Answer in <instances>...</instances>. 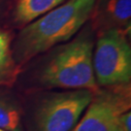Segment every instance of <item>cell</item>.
Returning <instances> with one entry per match:
<instances>
[{"instance_id": "obj_5", "label": "cell", "mask_w": 131, "mask_h": 131, "mask_svg": "<svg viewBox=\"0 0 131 131\" xmlns=\"http://www.w3.org/2000/svg\"><path fill=\"white\" fill-rule=\"evenodd\" d=\"M129 109V89L95 92L84 117L71 131H123L119 117Z\"/></svg>"}, {"instance_id": "obj_10", "label": "cell", "mask_w": 131, "mask_h": 131, "mask_svg": "<svg viewBox=\"0 0 131 131\" xmlns=\"http://www.w3.org/2000/svg\"><path fill=\"white\" fill-rule=\"evenodd\" d=\"M0 131H7V130H4V129H1V128H0Z\"/></svg>"}, {"instance_id": "obj_2", "label": "cell", "mask_w": 131, "mask_h": 131, "mask_svg": "<svg viewBox=\"0 0 131 131\" xmlns=\"http://www.w3.org/2000/svg\"><path fill=\"white\" fill-rule=\"evenodd\" d=\"M93 44L89 37H79L59 50L44 67L40 80L48 86L97 91L94 77Z\"/></svg>"}, {"instance_id": "obj_6", "label": "cell", "mask_w": 131, "mask_h": 131, "mask_svg": "<svg viewBox=\"0 0 131 131\" xmlns=\"http://www.w3.org/2000/svg\"><path fill=\"white\" fill-rule=\"evenodd\" d=\"M100 12L102 18L111 28L127 32L130 28L131 0H102Z\"/></svg>"}, {"instance_id": "obj_8", "label": "cell", "mask_w": 131, "mask_h": 131, "mask_svg": "<svg viewBox=\"0 0 131 131\" xmlns=\"http://www.w3.org/2000/svg\"><path fill=\"white\" fill-rule=\"evenodd\" d=\"M0 128L7 131H23L19 109L2 98H0Z\"/></svg>"}, {"instance_id": "obj_3", "label": "cell", "mask_w": 131, "mask_h": 131, "mask_svg": "<svg viewBox=\"0 0 131 131\" xmlns=\"http://www.w3.org/2000/svg\"><path fill=\"white\" fill-rule=\"evenodd\" d=\"M96 84L102 86L124 85L131 79V48L126 31L117 28L104 30L92 54Z\"/></svg>"}, {"instance_id": "obj_9", "label": "cell", "mask_w": 131, "mask_h": 131, "mask_svg": "<svg viewBox=\"0 0 131 131\" xmlns=\"http://www.w3.org/2000/svg\"><path fill=\"white\" fill-rule=\"evenodd\" d=\"M10 43L11 41L8 33L0 30V77L11 68L12 53Z\"/></svg>"}, {"instance_id": "obj_4", "label": "cell", "mask_w": 131, "mask_h": 131, "mask_svg": "<svg viewBox=\"0 0 131 131\" xmlns=\"http://www.w3.org/2000/svg\"><path fill=\"white\" fill-rule=\"evenodd\" d=\"M95 92L74 89L44 99L35 113L37 131H71L92 101Z\"/></svg>"}, {"instance_id": "obj_7", "label": "cell", "mask_w": 131, "mask_h": 131, "mask_svg": "<svg viewBox=\"0 0 131 131\" xmlns=\"http://www.w3.org/2000/svg\"><path fill=\"white\" fill-rule=\"evenodd\" d=\"M65 0H18L15 9L17 23L26 24L63 4Z\"/></svg>"}, {"instance_id": "obj_1", "label": "cell", "mask_w": 131, "mask_h": 131, "mask_svg": "<svg viewBox=\"0 0 131 131\" xmlns=\"http://www.w3.org/2000/svg\"><path fill=\"white\" fill-rule=\"evenodd\" d=\"M95 0H70L33 20L20 31L17 53L21 61L73 37L93 13Z\"/></svg>"}]
</instances>
